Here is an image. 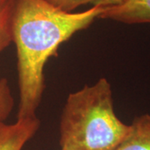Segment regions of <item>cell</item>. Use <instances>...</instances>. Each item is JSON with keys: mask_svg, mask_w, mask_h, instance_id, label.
<instances>
[{"mask_svg": "<svg viewBox=\"0 0 150 150\" xmlns=\"http://www.w3.org/2000/svg\"><path fill=\"white\" fill-rule=\"evenodd\" d=\"M103 8L65 12L47 0H13L12 37L17 49V118L36 117L45 88L44 67L59 46L98 18Z\"/></svg>", "mask_w": 150, "mask_h": 150, "instance_id": "cell-1", "label": "cell"}, {"mask_svg": "<svg viewBox=\"0 0 150 150\" xmlns=\"http://www.w3.org/2000/svg\"><path fill=\"white\" fill-rule=\"evenodd\" d=\"M129 129L114 112L110 83L101 78L68 96L59 144L61 150H115Z\"/></svg>", "mask_w": 150, "mask_h": 150, "instance_id": "cell-2", "label": "cell"}, {"mask_svg": "<svg viewBox=\"0 0 150 150\" xmlns=\"http://www.w3.org/2000/svg\"><path fill=\"white\" fill-rule=\"evenodd\" d=\"M40 127L38 118H17L13 123H0V150H22Z\"/></svg>", "mask_w": 150, "mask_h": 150, "instance_id": "cell-3", "label": "cell"}, {"mask_svg": "<svg viewBox=\"0 0 150 150\" xmlns=\"http://www.w3.org/2000/svg\"><path fill=\"white\" fill-rule=\"evenodd\" d=\"M98 18L125 24L150 23V0H124L118 5L103 8Z\"/></svg>", "mask_w": 150, "mask_h": 150, "instance_id": "cell-4", "label": "cell"}, {"mask_svg": "<svg viewBox=\"0 0 150 150\" xmlns=\"http://www.w3.org/2000/svg\"><path fill=\"white\" fill-rule=\"evenodd\" d=\"M115 150H150V114L136 117Z\"/></svg>", "mask_w": 150, "mask_h": 150, "instance_id": "cell-5", "label": "cell"}, {"mask_svg": "<svg viewBox=\"0 0 150 150\" xmlns=\"http://www.w3.org/2000/svg\"><path fill=\"white\" fill-rule=\"evenodd\" d=\"M13 0H0V54L13 43Z\"/></svg>", "mask_w": 150, "mask_h": 150, "instance_id": "cell-6", "label": "cell"}, {"mask_svg": "<svg viewBox=\"0 0 150 150\" xmlns=\"http://www.w3.org/2000/svg\"><path fill=\"white\" fill-rule=\"evenodd\" d=\"M51 4L65 12H74L80 6L91 4L103 8L120 4L124 0H47Z\"/></svg>", "mask_w": 150, "mask_h": 150, "instance_id": "cell-7", "label": "cell"}, {"mask_svg": "<svg viewBox=\"0 0 150 150\" xmlns=\"http://www.w3.org/2000/svg\"><path fill=\"white\" fill-rule=\"evenodd\" d=\"M13 106L14 99L9 83L5 78H0V123H5Z\"/></svg>", "mask_w": 150, "mask_h": 150, "instance_id": "cell-8", "label": "cell"}]
</instances>
